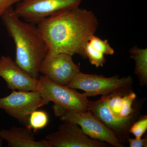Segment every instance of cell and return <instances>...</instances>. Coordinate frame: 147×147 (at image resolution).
I'll list each match as a JSON object with an SVG mask.
<instances>
[{"mask_svg": "<svg viewBox=\"0 0 147 147\" xmlns=\"http://www.w3.org/2000/svg\"><path fill=\"white\" fill-rule=\"evenodd\" d=\"M98 22L90 11L79 7L53 13L37 25L49 55L65 53L86 59L85 47L97 30Z\"/></svg>", "mask_w": 147, "mask_h": 147, "instance_id": "6da1fadb", "label": "cell"}, {"mask_svg": "<svg viewBox=\"0 0 147 147\" xmlns=\"http://www.w3.org/2000/svg\"><path fill=\"white\" fill-rule=\"evenodd\" d=\"M0 18L15 44L16 63L31 77L38 80L40 65L48 49L37 26L21 20L13 7L6 10Z\"/></svg>", "mask_w": 147, "mask_h": 147, "instance_id": "7a4b0ae2", "label": "cell"}, {"mask_svg": "<svg viewBox=\"0 0 147 147\" xmlns=\"http://www.w3.org/2000/svg\"><path fill=\"white\" fill-rule=\"evenodd\" d=\"M132 85L133 79L130 76L106 77L80 72L66 86L84 91L88 97L98 95L106 96L115 94H125L132 90Z\"/></svg>", "mask_w": 147, "mask_h": 147, "instance_id": "3957f363", "label": "cell"}, {"mask_svg": "<svg viewBox=\"0 0 147 147\" xmlns=\"http://www.w3.org/2000/svg\"><path fill=\"white\" fill-rule=\"evenodd\" d=\"M52 108L55 116L60 120L78 125L84 133L91 139L106 142L116 147H124L113 131L88 110L77 112L55 103Z\"/></svg>", "mask_w": 147, "mask_h": 147, "instance_id": "277c9868", "label": "cell"}, {"mask_svg": "<svg viewBox=\"0 0 147 147\" xmlns=\"http://www.w3.org/2000/svg\"><path fill=\"white\" fill-rule=\"evenodd\" d=\"M36 91L41 95L45 105L52 101L69 110L79 112L87 111L89 100L85 93L56 84L45 76H39Z\"/></svg>", "mask_w": 147, "mask_h": 147, "instance_id": "5b68a950", "label": "cell"}, {"mask_svg": "<svg viewBox=\"0 0 147 147\" xmlns=\"http://www.w3.org/2000/svg\"><path fill=\"white\" fill-rule=\"evenodd\" d=\"M45 105L37 91L13 90L9 95L0 98V109L4 110L25 127H28L29 117L32 112Z\"/></svg>", "mask_w": 147, "mask_h": 147, "instance_id": "8992f818", "label": "cell"}, {"mask_svg": "<svg viewBox=\"0 0 147 147\" xmlns=\"http://www.w3.org/2000/svg\"><path fill=\"white\" fill-rule=\"evenodd\" d=\"M83 0H23L16 4L14 11L21 19L37 25L58 11L79 7Z\"/></svg>", "mask_w": 147, "mask_h": 147, "instance_id": "52a82bcc", "label": "cell"}, {"mask_svg": "<svg viewBox=\"0 0 147 147\" xmlns=\"http://www.w3.org/2000/svg\"><path fill=\"white\" fill-rule=\"evenodd\" d=\"M72 56L65 53L47 54L40 65L39 73L56 84L66 86L81 72Z\"/></svg>", "mask_w": 147, "mask_h": 147, "instance_id": "ba28073f", "label": "cell"}, {"mask_svg": "<svg viewBox=\"0 0 147 147\" xmlns=\"http://www.w3.org/2000/svg\"><path fill=\"white\" fill-rule=\"evenodd\" d=\"M87 110L113 131L123 145L127 142L131 125L140 117V111L125 118L116 117L110 111L102 96L96 101L89 100Z\"/></svg>", "mask_w": 147, "mask_h": 147, "instance_id": "9c48e42d", "label": "cell"}, {"mask_svg": "<svg viewBox=\"0 0 147 147\" xmlns=\"http://www.w3.org/2000/svg\"><path fill=\"white\" fill-rule=\"evenodd\" d=\"M45 139L50 147H106L104 142L92 139L76 124L63 121L57 131L47 134Z\"/></svg>", "mask_w": 147, "mask_h": 147, "instance_id": "30bf717a", "label": "cell"}, {"mask_svg": "<svg viewBox=\"0 0 147 147\" xmlns=\"http://www.w3.org/2000/svg\"><path fill=\"white\" fill-rule=\"evenodd\" d=\"M0 76L12 90L36 91L38 81L21 68L9 56L0 58Z\"/></svg>", "mask_w": 147, "mask_h": 147, "instance_id": "8fae6325", "label": "cell"}, {"mask_svg": "<svg viewBox=\"0 0 147 147\" xmlns=\"http://www.w3.org/2000/svg\"><path fill=\"white\" fill-rule=\"evenodd\" d=\"M0 136L10 147H50L47 140H35L34 133L28 127L13 126L9 129L0 131Z\"/></svg>", "mask_w": 147, "mask_h": 147, "instance_id": "7c38bea8", "label": "cell"}, {"mask_svg": "<svg viewBox=\"0 0 147 147\" xmlns=\"http://www.w3.org/2000/svg\"><path fill=\"white\" fill-rule=\"evenodd\" d=\"M130 57L135 63L134 74L138 77L141 86L147 85V49L134 46L129 50Z\"/></svg>", "mask_w": 147, "mask_h": 147, "instance_id": "4fadbf2b", "label": "cell"}, {"mask_svg": "<svg viewBox=\"0 0 147 147\" xmlns=\"http://www.w3.org/2000/svg\"><path fill=\"white\" fill-rule=\"evenodd\" d=\"M49 120V116L47 113L44 110H36L30 115L28 127L34 131H36L47 126Z\"/></svg>", "mask_w": 147, "mask_h": 147, "instance_id": "5bb4252c", "label": "cell"}, {"mask_svg": "<svg viewBox=\"0 0 147 147\" xmlns=\"http://www.w3.org/2000/svg\"><path fill=\"white\" fill-rule=\"evenodd\" d=\"M85 54L86 58L89 59L90 62L96 67L103 66L106 62L104 55L94 50L88 42L85 47Z\"/></svg>", "mask_w": 147, "mask_h": 147, "instance_id": "9a60e30c", "label": "cell"}, {"mask_svg": "<svg viewBox=\"0 0 147 147\" xmlns=\"http://www.w3.org/2000/svg\"><path fill=\"white\" fill-rule=\"evenodd\" d=\"M88 42L93 48L103 55H112L115 53L114 49L109 45L107 40H102L93 35Z\"/></svg>", "mask_w": 147, "mask_h": 147, "instance_id": "2e32d148", "label": "cell"}, {"mask_svg": "<svg viewBox=\"0 0 147 147\" xmlns=\"http://www.w3.org/2000/svg\"><path fill=\"white\" fill-rule=\"evenodd\" d=\"M147 130V116H140L137 121L132 124L129 129V133L133 134L135 138H142Z\"/></svg>", "mask_w": 147, "mask_h": 147, "instance_id": "e0dca14e", "label": "cell"}, {"mask_svg": "<svg viewBox=\"0 0 147 147\" xmlns=\"http://www.w3.org/2000/svg\"><path fill=\"white\" fill-rule=\"evenodd\" d=\"M127 142H128L129 147H147V138H133L127 137Z\"/></svg>", "mask_w": 147, "mask_h": 147, "instance_id": "ac0fdd59", "label": "cell"}, {"mask_svg": "<svg viewBox=\"0 0 147 147\" xmlns=\"http://www.w3.org/2000/svg\"><path fill=\"white\" fill-rule=\"evenodd\" d=\"M23 0H0V18L3 13L14 4Z\"/></svg>", "mask_w": 147, "mask_h": 147, "instance_id": "d6986e66", "label": "cell"}, {"mask_svg": "<svg viewBox=\"0 0 147 147\" xmlns=\"http://www.w3.org/2000/svg\"><path fill=\"white\" fill-rule=\"evenodd\" d=\"M2 140L3 139L0 136V147L2 146Z\"/></svg>", "mask_w": 147, "mask_h": 147, "instance_id": "ffe728a7", "label": "cell"}]
</instances>
